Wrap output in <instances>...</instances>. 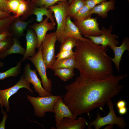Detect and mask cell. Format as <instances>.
<instances>
[{"label": "cell", "instance_id": "cell-1", "mask_svg": "<svg viewBox=\"0 0 129 129\" xmlns=\"http://www.w3.org/2000/svg\"><path fill=\"white\" fill-rule=\"evenodd\" d=\"M127 76L113 75L102 80L80 76L65 86L66 92L63 102L69 108L74 119L83 113L90 116V112L97 108L103 111L107 101L120 92L123 86L120 82Z\"/></svg>", "mask_w": 129, "mask_h": 129}, {"label": "cell", "instance_id": "cell-2", "mask_svg": "<svg viewBox=\"0 0 129 129\" xmlns=\"http://www.w3.org/2000/svg\"><path fill=\"white\" fill-rule=\"evenodd\" d=\"M107 47L77 40L74 52L80 76L102 80L113 75L111 58L106 53Z\"/></svg>", "mask_w": 129, "mask_h": 129}, {"label": "cell", "instance_id": "cell-3", "mask_svg": "<svg viewBox=\"0 0 129 129\" xmlns=\"http://www.w3.org/2000/svg\"><path fill=\"white\" fill-rule=\"evenodd\" d=\"M106 103L109 109L108 114L104 117H102L99 113H97L95 119L92 122H89L88 129L94 126L96 129H99L105 125L109 124H115L121 129H124L126 127V124L122 116L117 117L114 110L113 104L111 99L108 100Z\"/></svg>", "mask_w": 129, "mask_h": 129}, {"label": "cell", "instance_id": "cell-4", "mask_svg": "<svg viewBox=\"0 0 129 129\" xmlns=\"http://www.w3.org/2000/svg\"><path fill=\"white\" fill-rule=\"evenodd\" d=\"M62 97L60 95H52L47 96L38 97L27 96V98L33 107L35 115L41 118L44 117L47 112L54 113V105L57 100Z\"/></svg>", "mask_w": 129, "mask_h": 129}, {"label": "cell", "instance_id": "cell-5", "mask_svg": "<svg viewBox=\"0 0 129 129\" xmlns=\"http://www.w3.org/2000/svg\"><path fill=\"white\" fill-rule=\"evenodd\" d=\"M57 4L48 8L51 10L54 13L57 25L55 32L57 41L61 44L64 41L63 32L67 16V9L69 4L68 1H60Z\"/></svg>", "mask_w": 129, "mask_h": 129}, {"label": "cell", "instance_id": "cell-6", "mask_svg": "<svg viewBox=\"0 0 129 129\" xmlns=\"http://www.w3.org/2000/svg\"><path fill=\"white\" fill-rule=\"evenodd\" d=\"M57 41L55 32L47 34L41 46L43 60L46 69H50L56 59L55 44Z\"/></svg>", "mask_w": 129, "mask_h": 129}, {"label": "cell", "instance_id": "cell-7", "mask_svg": "<svg viewBox=\"0 0 129 129\" xmlns=\"http://www.w3.org/2000/svg\"><path fill=\"white\" fill-rule=\"evenodd\" d=\"M27 59L30 61L36 68L39 75L41 78L44 89L50 94H52V81L48 78L46 74V69L42 57L41 46L34 56L28 57Z\"/></svg>", "mask_w": 129, "mask_h": 129}, {"label": "cell", "instance_id": "cell-8", "mask_svg": "<svg viewBox=\"0 0 129 129\" xmlns=\"http://www.w3.org/2000/svg\"><path fill=\"white\" fill-rule=\"evenodd\" d=\"M30 83L24 78L22 75L19 80L14 85L4 90L0 89V105L1 107H4L7 112L10 110L9 104V99L11 97L16 93L21 88H25L33 94V91L30 87Z\"/></svg>", "mask_w": 129, "mask_h": 129}, {"label": "cell", "instance_id": "cell-9", "mask_svg": "<svg viewBox=\"0 0 129 129\" xmlns=\"http://www.w3.org/2000/svg\"><path fill=\"white\" fill-rule=\"evenodd\" d=\"M97 18L90 16L81 21L73 22L82 36L85 37L87 36H98L101 34V31L99 27V24L97 21Z\"/></svg>", "mask_w": 129, "mask_h": 129}, {"label": "cell", "instance_id": "cell-10", "mask_svg": "<svg viewBox=\"0 0 129 129\" xmlns=\"http://www.w3.org/2000/svg\"><path fill=\"white\" fill-rule=\"evenodd\" d=\"M113 25H111L109 28L107 29L102 26L101 29V34L96 36H87L86 38L90 39L94 44L106 46L112 45L117 46L119 44V41L117 39L119 36L115 34H113Z\"/></svg>", "mask_w": 129, "mask_h": 129}, {"label": "cell", "instance_id": "cell-11", "mask_svg": "<svg viewBox=\"0 0 129 129\" xmlns=\"http://www.w3.org/2000/svg\"><path fill=\"white\" fill-rule=\"evenodd\" d=\"M36 71V69H32L29 63H26L24 68L23 74L25 80L33 85L35 91L39 96H47L52 95L43 88L42 85V81L37 75Z\"/></svg>", "mask_w": 129, "mask_h": 129}, {"label": "cell", "instance_id": "cell-12", "mask_svg": "<svg viewBox=\"0 0 129 129\" xmlns=\"http://www.w3.org/2000/svg\"><path fill=\"white\" fill-rule=\"evenodd\" d=\"M53 11L50 9L45 7H37L33 5L31 3L26 13L22 17L24 19L29 16L34 14L36 16V21L41 22L43 20V16L45 15L48 17L54 26L56 23L54 20V17L53 15Z\"/></svg>", "mask_w": 129, "mask_h": 129}, {"label": "cell", "instance_id": "cell-13", "mask_svg": "<svg viewBox=\"0 0 129 129\" xmlns=\"http://www.w3.org/2000/svg\"><path fill=\"white\" fill-rule=\"evenodd\" d=\"M49 18L47 17L39 23H35L32 25L31 28L36 33L37 37L38 44L37 48H40L47 32L55 29V26L51 22H49Z\"/></svg>", "mask_w": 129, "mask_h": 129}, {"label": "cell", "instance_id": "cell-14", "mask_svg": "<svg viewBox=\"0 0 129 129\" xmlns=\"http://www.w3.org/2000/svg\"><path fill=\"white\" fill-rule=\"evenodd\" d=\"M62 98L57 100L53 107L56 127L64 118L73 119L72 113L69 108L63 102Z\"/></svg>", "mask_w": 129, "mask_h": 129}, {"label": "cell", "instance_id": "cell-15", "mask_svg": "<svg viewBox=\"0 0 129 129\" xmlns=\"http://www.w3.org/2000/svg\"><path fill=\"white\" fill-rule=\"evenodd\" d=\"M69 37H72L76 40L83 41H91L88 38H85L82 37L77 26L73 22L71 21V17L67 16L63 32V38L64 41Z\"/></svg>", "mask_w": 129, "mask_h": 129}, {"label": "cell", "instance_id": "cell-16", "mask_svg": "<svg viewBox=\"0 0 129 129\" xmlns=\"http://www.w3.org/2000/svg\"><path fill=\"white\" fill-rule=\"evenodd\" d=\"M26 48L23 57L20 60L22 62L29 57H32L36 54V49L38 46V41L35 32L32 30L27 31L26 36Z\"/></svg>", "mask_w": 129, "mask_h": 129}, {"label": "cell", "instance_id": "cell-17", "mask_svg": "<svg viewBox=\"0 0 129 129\" xmlns=\"http://www.w3.org/2000/svg\"><path fill=\"white\" fill-rule=\"evenodd\" d=\"M88 125V123L85 119L83 117L75 119L65 117L63 118L56 127V129H83Z\"/></svg>", "mask_w": 129, "mask_h": 129}, {"label": "cell", "instance_id": "cell-18", "mask_svg": "<svg viewBox=\"0 0 129 129\" xmlns=\"http://www.w3.org/2000/svg\"><path fill=\"white\" fill-rule=\"evenodd\" d=\"M109 47L113 50L114 53V57L111 58V60L114 64L117 70L119 71L120 63L124 52L126 50L129 51V38L128 37L125 38L122 41V44L119 46L112 45Z\"/></svg>", "mask_w": 129, "mask_h": 129}, {"label": "cell", "instance_id": "cell-19", "mask_svg": "<svg viewBox=\"0 0 129 129\" xmlns=\"http://www.w3.org/2000/svg\"><path fill=\"white\" fill-rule=\"evenodd\" d=\"M115 0L103 2L91 9L90 14L91 15L93 14H96L102 18H106L108 16L109 11L115 9Z\"/></svg>", "mask_w": 129, "mask_h": 129}, {"label": "cell", "instance_id": "cell-20", "mask_svg": "<svg viewBox=\"0 0 129 129\" xmlns=\"http://www.w3.org/2000/svg\"><path fill=\"white\" fill-rule=\"evenodd\" d=\"M77 64L75 55L70 57L60 60L55 61L50 69L54 70L60 68H77Z\"/></svg>", "mask_w": 129, "mask_h": 129}, {"label": "cell", "instance_id": "cell-21", "mask_svg": "<svg viewBox=\"0 0 129 129\" xmlns=\"http://www.w3.org/2000/svg\"><path fill=\"white\" fill-rule=\"evenodd\" d=\"M12 45L7 50L0 53V59H3L8 55L12 54H20L24 55L26 49L21 45L16 38H13Z\"/></svg>", "mask_w": 129, "mask_h": 129}, {"label": "cell", "instance_id": "cell-22", "mask_svg": "<svg viewBox=\"0 0 129 129\" xmlns=\"http://www.w3.org/2000/svg\"><path fill=\"white\" fill-rule=\"evenodd\" d=\"M74 69L72 68H60L54 70V75L62 81H67L71 79L75 75Z\"/></svg>", "mask_w": 129, "mask_h": 129}, {"label": "cell", "instance_id": "cell-23", "mask_svg": "<svg viewBox=\"0 0 129 129\" xmlns=\"http://www.w3.org/2000/svg\"><path fill=\"white\" fill-rule=\"evenodd\" d=\"M85 5V0H73L68 7L67 10V16L71 17Z\"/></svg>", "mask_w": 129, "mask_h": 129}, {"label": "cell", "instance_id": "cell-24", "mask_svg": "<svg viewBox=\"0 0 129 129\" xmlns=\"http://www.w3.org/2000/svg\"><path fill=\"white\" fill-rule=\"evenodd\" d=\"M22 63L20 60L15 66L11 68L5 72H0V80H3L10 77L17 76L21 73Z\"/></svg>", "mask_w": 129, "mask_h": 129}, {"label": "cell", "instance_id": "cell-25", "mask_svg": "<svg viewBox=\"0 0 129 129\" xmlns=\"http://www.w3.org/2000/svg\"><path fill=\"white\" fill-rule=\"evenodd\" d=\"M30 22V21H24L19 18H17L13 22V28L16 36H22L23 34L24 31Z\"/></svg>", "mask_w": 129, "mask_h": 129}, {"label": "cell", "instance_id": "cell-26", "mask_svg": "<svg viewBox=\"0 0 129 129\" xmlns=\"http://www.w3.org/2000/svg\"><path fill=\"white\" fill-rule=\"evenodd\" d=\"M90 9L86 5H84L76 13L71 17L74 21L79 22L91 16L90 14Z\"/></svg>", "mask_w": 129, "mask_h": 129}, {"label": "cell", "instance_id": "cell-27", "mask_svg": "<svg viewBox=\"0 0 129 129\" xmlns=\"http://www.w3.org/2000/svg\"><path fill=\"white\" fill-rule=\"evenodd\" d=\"M69 0H32L31 2L33 6L37 7L48 8L60 1H68Z\"/></svg>", "mask_w": 129, "mask_h": 129}, {"label": "cell", "instance_id": "cell-28", "mask_svg": "<svg viewBox=\"0 0 129 129\" xmlns=\"http://www.w3.org/2000/svg\"><path fill=\"white\" fill-rule=\"evenodd\" d=\"M17 18L14 15L0 19V33L9 31L11 25Z\"/></svg>", "mask_w": 129, "mask_h": 129}, {"label": "cell", "instance_id": "cell-29", "mask_svg": "<svg viewBox=\"0 0 129 129\" xmlns=\"http://www.w3.org/2000/svg\"><path fill=\"white\" fill-rule=\"evenodd\" d=\"M77 40L72 37H69L61 44L59 51L73 50V48L76 45Z\"/></svg>", "mask_w": 129, "mask_h": 129}, {"label": "cell", "instance_id": "cell-30", "mask_svg": "<svg viewBox=\"0 0 129 129\" xmlns=\"http://www.w3.org/2000/svg\"><path fill=\"white\" fill-rule=\"evenodd\" d=\"M31 3L30 0H21L19 5L16 17L17 18L23 16L27 12Z\"/></svg>", "mask_w": 129, "mask_h": 129}, {"label": "cell", "instance_id": "cell-31", "mask_svg": "<svg viewBox=\"0 0 129 129\" xmlns=\"http://www.w3.org/2000/svg\"><path fill=\"white\" fill-rule=\"evenodd\" d=\"M8 12L12 13L16 15L17 11L21 0H9L5 1Z\"/></svg>", "mask_w": 129, "mask_h": 129}, {"label": "cell", "instance_id": "cell-32", "mask_svg": "<svg viewBox=\"0 0 129 129\" xmlns=\"http://www.w3.org/2000/svg\"><path fill=\"white\" fill-rule=\"evenodd\" d=\"M75 52L73 50L63 51H59L55 56V61H58L70 57L75 55Z\"/></svg>", "mask_w": 129, "mask_h": 129}, {"label": "cell", "instance_id": "cell-33", "mask_svg": "<svg viewBox=\"0 0 129 129\" xmlns=\"http://www.w3.org/2000/svg\"><path fill=\"white\" fill-rule=\"evenodd\" d=\"M8 38L0 41V53L7 50L12 45L11 41L8 39Z\"/></svg>", "mask_w": 129, "mask_h": 129}, {"label": "cell", "instance_id": "cell-34", "mask_svg": "<svg viewBox=\"0 0 129 129\" xmlns=\"http://www.w3.org/2000/svg\"><path fill=\"white\" fill-rule=\"evenodd\" d=\"M107 0H85V4L90 9L96 5Z\"/></svg>", "mask_w": 129, "mask_h": 129}, {"label": "cell", "instance_id": "cell-35", "mask_svg": "<svg viewBox=\"0 0 129 129\" xmlns=\"http://www.w3.org/2000/svg\"><path fill=\"white\" fill-rule=\"evenodd\" d=\"M1 111L3 114L2 121L0 123V129H5V122L8 117V115L5 111H4L1 107Z\"/></svg>", "mask_w": 129, "mask_h": 129}, {"label": "cell", "instance_id": "cell-36", "mask_svg": "<svg viewBox=\"0 0 129 129\" xmlns=\"http://www.w3.org/2000/svg\"><path fill=\"white\" fill-rule=\"evenodd\" d=\"M12 34L9 31L0 33V41L4 40L9 37H12Z\"/></svg>", "mask_w": 129, "mask_h": 129}, {"label": "cell", "instance_id": "cell-37", "mask_svg": "<svg viewBox=\"0 0 129 129\" xmlns=\"http://www.w3.org/2000/svg\"><path fill=\"white\" fill-rule=\"evenodd\" d=\"M0 10L8 12L6 2L5 0H0Z\"/></svg>", "mask_w": 129, "mask_h": 129}, {"label": "cell", "instance_id": "cell-38", "mask_svg": "<svg viewBox=\"0 0 129 129\" xmlns=\"http://www.w3.org/2000/svg\"><path fill=\"white\" fill-rule=\"evenodd\" d=\"M126 102L124 100H120L118 101L116 103V106L117 108H119L126 107Z\"/></svg>", "mask_w": 129, "mask_h": 129}, {"label": "cell", "instance_id": "cell-39", "mask_svg": "<svg viewBox=\"0 0 129 129\" xmlns=\"http://www.w3.org/2000/svg\"><path fill=\"white\" fill-rule=\"evenodd\" d=\"M11 16L10 13L7 12L0 10V19L7 17Z\"/></svg>", "mask_w": 129, "mask_h": 129}, {"label": "cell", "instance_id": "cell-40", "mask_svg": "<svg viewBox=\"0 0 129 129\" xmlns=\"http://www.w3.org/2000/svg\"><path fill=\"white\" fill-rule=\"evenodd\" d=\"M118 109V113L121 115H124L126 114L127 112V109L126 107Z\"/></svg>", "mask_w": 129, "mask_h": 129}, {"label": "cell", "instance_id": "cell-41", "mask_svg": "<svg viewBox=\"0 0 129 129\" xmlns=\"http://www.w3.org/2000/svg\"><path fill=\"white\" fill-rule=\"evenodd\" d=\"M113 125L112 124H109L104 129H112L113 127Z\"/></svg>", "mask_w": 129, "mask_h": 129}, {"label": "cell", "instance_id": "cell-42", "mask_svg": "<svg viewBox=\"0 0 129 129\" xmlns=\"http://www.w3.org/2000/svg\"><path fill=\"white\" fill-rule=\"evenodd\" d=\"M3 64L4 63L1 61L0 60V69L3 67Z\"/></svg>", "mask_w": 129, "mask_h": 129}, {"label": "cell", "instance_id": "cell-43", "mask_svg": "<svg viewBox=\"0 0 129 129\" xmlns=\"http://www.w3.org/2000/svg\"><path fill=\"white\" fill-rule=\"evenodd\" d=\"M72 0H69L68 2L69 5L71 3Z\"/></svg>", "mask_w": 129, "mask_h": 129}, {"label": "cell", "instance_id": "cell-44", "mask_svg": "<svg viewBox=\"0 0 129 129\" xmlns=\"http://www.w3.org/2000/svg\"><path fill=\"white\" fill-rule=\"evenodd\" d=\"M5 1H7V0H5Z\"/></svg>", "mask_w": 129, "mask_h": 129}]
</instances>
